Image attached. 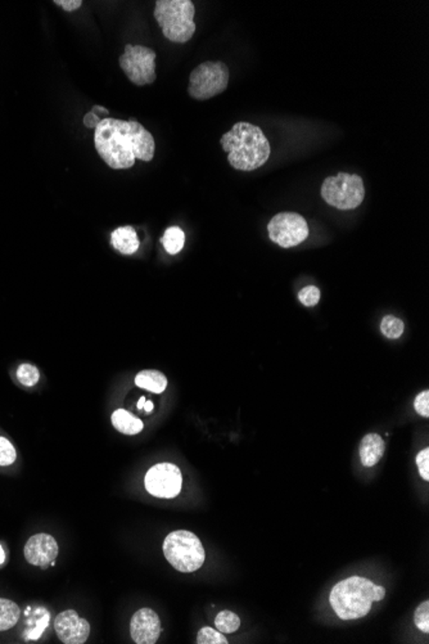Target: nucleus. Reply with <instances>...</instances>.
<instances>
[{"label":"nucleus","instance_id":"6ab92c4d","mask_svg":"<svg viewBox=\"0 0 429 644\" xmlns=\"http://www.w3.org/2000/svg\"><path fill=\"white\" fill-rule=\"evenodd\" d=\"M161 242L170 255H177L183 250L186 244V234L179 226H170L165 231Z\"/></svg>","mask_w":429,"mask_h":644},{"label":"nucleus","instance_id":"4be33fe9","mask_svg":"<svg viewBox=\"0 0 429 644\" xmlns=\"http://www.w3.org/2000/svg\"><path fill=\"white\" fill-rule=\"evenodd\" d=\"M197 644H228V641L223 633L216 632L210 626L202 627L197 635Z\"/></svg>","mask_w":429,"mask_h":644},{"label":"nucleus","instance_id":"a878e982","mask_svg":"<svg viewBox=\"0 0 429 644\" xmlns=\"http://www.w3.org/2000/svg\"><path fill=\"white\" fill-rule=\"evenodd\" d=\"M299 299L305 306H315L320 300V290L315 286H308L299 291Z\"/></svg>","mask_w":429,"mask_h":644},{"label":"nucleus","instance_id":"f8f14e48","mask_svg":"<svg viewBox=\"0 0 429 644\" xmlns=\"http://www.w3.org/2000/svg\"><path fill=\"white\" fill-rule=\"evenodd\" d=\"M130 634L135 643H156L161 635L159 615L150 608H141L137 611L131 617Z\"/></svg>","mask_w":429,"mask_h":644},{"label":"nucleus","instance_id":"4468645a","mask_svg":"<svg viewBox=\"0 0 429 644\" xmlns=\"http://www.w3.org/2000/svg\"><path fill=\"white\" fill-rule=\"evenodd\" d=\"M384 449H386L384 440L377 433L366 435L364 439L361 440L360 449H359L361 463L365 467H373L382 459Z\"/></svg>","mask_w":429,"mask_h":644},{"label":"nucleus","instance_id":"a211bd4d","mask_svg":"<svg viewBox=\"0 0 429 644\" xmlns=\"http://www.w3.org/2000/svg\"><path fill=\"white\" fill-rule=\"evenodd\" d=\"M21 616L19 607L10 599L0 598V632L10 630L19 623Z\"/></svg>","mask_w":429,"mask_h":644},{"label":"nucleus","instance_id":"c756f323","mask_svg":"<svg viewBox=\"0 0 429 644\" xmlns=\"http://www.w3.org/2000/svg\"><path fill=\"white\" fill-rule=\"evenodd\" d=\"M53 3L66 12H75L83 7L81 0H53Z\"/></svg>","mask_w":429,"mask_h":644},{"label":"nucleus","instance_id":"9d476101","mask_svg":"<svg viewBox=\"0 0 429 644\" xmlns=\"http://www.w3.org/2000/svg\"><path fill=\"white\" fill-rule=\"evenodd\" d=\"M144 484L150 495L156 498L171 499L180 493L183 476L175 465L159 463L147 472Z\"/></svg>","mask_w":429,"mask_h":644},{"label":"nucleus","instance_id":"2eb2a0df","mask_svg":"<svg viewBox=\"0 0 429 644\" xmlns=\"http://www.w3.org/2000/svg\"><path fill=\"white\" fill-rule=\"evenodd\" d=\"M111 244L122 255H132L139 248L140 241L135 229L128 226H120L111 234Z\"/></svg>","mask_w":429,"mask_h":644},{"label":"nucleus","instance_id":"393cba45","mask_svg":"<svg viewBox=\"0 0 429 644\" xmlns=\"http://www.w3.org/2000/svg\"><path fill=\"white\" fill-rule=\"evenodd\" d=\"M16 449L10 441L0 438V466H10L16 460Z\"/></svg>","mask_w":429,"mask_h":644},{"label":"nucleus","instance_id":"f257e3e1","mask_svg":"<svg viewBox=\"0 0 429 644\" xmlns=\"http://www.w3.org/2000/svg\"><path fill=\"white\" fill-rule=\"evenodd\" d=\"M94 146L101 159L113 170H126L140 159H154L153 135L135 120L123 121L106 117L94 130Z\"/></svg>","mask_w":429,"mask_h":644},{"label":"nucleus","instance_id":"0eeeda50","mask_svg":"<svg viewBox=\"0 0 429 644\" xmlns=\"http://www.w3.org/2000/svg\"><path fill=\"white\" fill-rule=\"evenodd\" d=\"M229 68L224 62L207 61L197 66L189 76L188 93L196 101H207L226 90Z\"/></svg>","mask_w":429,"mask_h":644},{"label":"nucleus","instance_id":"f03ea898","mask_svg":"<svg viewBox=\"0 0 429 644\" xmlns=\"http://www.w3.org/2000/svg\"><path fill=\"white\" fill-rule=\"evenodd\" d=\"M220 144L235 170L253 171L270 157L269 140L259 126L250 122H237L232 130L221 137Z\"/></svg>","mask_w":429,"mask_h":644},{"label":"nucleus","instance_id":"39448f33","mask_svg":"<svg viewBox=\"0 0 429 644\" xmlns=\"http://www.w3.org/2000/svg\"><path fill=\"white\" fill-rule=\"evenodd\" d=\"M163 554L170 565L180 572H194L205 562V548L196 534L177 530L168 534L163 542Z\"/></svg>","mask_w":429,"mask_h":644},{"label":"nucleus","instance_id":"7c9ffc66","mask_svg":"<svg viewBox=\"0 0 429 644\" xmlns=\"http://www.w3.org/2000/svg\"><path fill=\"white\" fill-rule=\"evenodd\" d=\"M102 121V117H99L98 115H95L93 111L86 113L84 116V120H83V124L85 125V128L88 129H94L99 125V122Z\"/></svg>","mask_w":429,"mask_h":644},{"label":"nucleus","instance_id":"412c9836","mask_svg":"<svg viewBox=\"0 0 429 644\" xmlns=\"http://www.w3.org/2000/svg\"><path fill=\"white\" fill-rule=\"evenodd\" d=\"M381 331L387 338L396 340L403 333V322L393 315H386L381 322Z\"/></svg>","mask_w":429,"mask_h":644},{"label":"nucleus","instance_id":"b1692460","mask_svg":"<svg viewBox=\"0 0 429 644\" xmlns=\"http://www.w3.org/2000/svg\"><path fill=\"white\" fill-rule=\"evenodd\" d=\"M414 623L420 632L423 633H429V602L426 601L423 602L415 611L414 615Z\"/></svg>","mask_w":429,"mask_h":644},{"label":"nucleus","instance_id":"473e14b6","mask_svg":"<svg viewBox=\"0 0 429 644\" xmlns=\"http://www.w3.org/2000/svg\"><path fill=\"white\" fill-rule=\"evenodd\" d=\"M153 407H154V405H153V402L148 400V402H146V404H144V407H143V408H144V411H147V413H150L152 409H153Z\"/></svg>","mask_w":429,"mask_h":644},{"label":"nucleus","instance_id":"9b49d317","mask_svg":"<svg viewBox=\"0 0 429 644\" xmlns=\"http://www.w3.org/2000/svg\"><path fill=\"white\" fill-rule=\"evenodd\" d=\"M54 629L59 641L65 644H83L90 635V624L80 618L74 609H67L56 617Z\"/></svg>","mask_w":429,"mask_h":644},{"label":"nucleus","instance_id":"7ed1b4c3","mask_svg":"<svg viewBox=\"0 0 429 644\" xmlns=\"http://www.w3.org/2000/svg\"><path fill=\"white\" fill-rule=\"evenodd\" d=\"M386 589L375 585L372 580L352 576L342 580L332 589L329 602L337 616L342 620H355L366 616L373 602L382 601Z\"/></svg>","mask_w":429,"mask_h":644},{"label":"nucleus","instance_id":"20e7f679","mask_svg":"<svg viewBox=\"0 0 429 644\" xmlns=\"http://www.w3.org/2000/svg\"><path fill=\"white\" fill-rule=\"evenodd\" d=\"M153 16L172 43H187L196 32V8L190 0H157Z\"/></svg>","mask_w":429,"mask_h":644},{"label":"nucleus","instance_id":"5701e85b","mask_svg":"<svg viewBox=\"0 0 429 644\" xmlns=\"http://www.w3.org/2000/svg\"><path fill=\"white\" fill-rule=\"evenodd\" d=\"M17 378L23 386H34L40 378L38 368L32 364H21L17 369Z\"/></svg>","mask_w":429,"mask_h":644},{"label":"nucleus","instance_id":"2f4dec72","mask_svg":"<svg viewBox=\"0 0 429 644\" xmlns=\"http://www.w3.org/2000/svg\"><path fill=\"white\" fill-rule=\"evenodd\" d=\"M95 115H98L99 117L102 116H108L110 115V111L107 108H104L102 106H94L93 110H92Z\"/></svg>","mask_w":429,"mask_h":644},{"label":"nucleus","instance_id":"f3484780","mask_svg":"<svg viewBox=\"0 0 429 644\" xmlns=\"http://www.w3.org/2000/svg\"><path fill=\"white\" fill-rule=\"evenodd\" d=\"M111 420H112L113 427L125 435H137L144 427L143 422L139 418L134 417L130 411H125V409H117L113 411Z\"/></svg>","mask_w":429,"mask_h":644},{"label":"nucleus","instance_id":"423d86ee","mask_svg":"<svg viewBox=\"0 0 429 644\" xmlns=\"http://www.w3.org/2000/svg\"><path fill=\"white\" fill-rule=\"evenodd\" d=\"M321 197L328 205L338 210H354L364 201V182L356 174L339 173L324 180Z\"/></svg>","mask_w":429,"mask_h":644},{"label":"nucleus","instance_id":"ddd939ff","mask_svg":"<svg viewBox=\"0 0 429 644\" xmlns=\"http://www.w3.org/2000/svg\"><path fill=\"white\" fill-rule=\"evenodd\" d=\"M58 552V544L53 536L48 534H38L31 536L26 543L25 558L34 566L46 567L56 560Z\"/></svg>","mask_w":429,"mask_h":644},{"label":"nucleus","instance_id":"dca6fc26","mask_svg":"<svg viewBox=\"0 0 429 644\" xmlns=\"http://www.w3.org/2000/svg\"><path fill=\"white\" fill-rule=\"evenodd\" d=\"M135 384L147 391L161 393L168 387V378L165 374L161 373L159 371L148 369V371H141L140 373L137 374Z\"/></svg>","mask_w":429,"mask_h":644},{"label":"nucleus","instance_id":"c85d7f7f","mask_svg":"<svg viewBox=\"0 0 429 644\" xmlns=\"http://www.w3.org/2000/svg\"><path fill=\"white\" fill-rule=\"evenodd\" d=\"M48 623H49V615H48L47 612H46V614H44V616L41 617V618H39L38 623H37V626H35L32 630H30V633L26 635V639H28V641H31V639H32V641H34V639H38L39 636L43 634V632L46 630V627L48 626Z\"/></svg>","mask_w":429,"mask_h":644},{"label":"nucleus","instance_id":"aec40b11","mask_svg":"<svg viewBox=\"0 0 429 644\" xmlns=\"http://www.w3.org/2000/svg\"><path fill=\"white\" fill-rule=\"evenodd\" d=\"M216 629L223 634H230L239 629L241 618L232 611H221L214 618Z\"/></svg>","mask_w":429,"mask_h":644},{"label":"nucleus","instance_id":"1a4fd4ad","mask_svg":"<svg viewBox=\"0 0 429 644\" xmlns=\"http://www.w3.org/2000/svg\"><path fill=\"white\" fill-rule=\"evenodd\" d=\"M271 241L283 248L299 246L310 234L308 222L297 213H280L268 225Z\"/></svg>","mask_w":429,"mask_h":644},{"label":"nucleus","instance_id":"f704fd0d","mask_svg":"<svg viewBox=\"0 0 429 644\" xmlns=\"http://www.w3.org/2000/svg\"><path fill=\"white\" fill-rule=\"evenodd\" d=\"M4 560H6V553H4L3 548H1V545H0V565L4 562Z\"/></svg>","mask_w":429,"mask_h":644},{"label":"nucleus","instance_id":"6e6552de","mask_svg":"<svg viewBox=\"0 0 429 644\" xmlns=\"http://www.w3.org/2000/svg\"><path fill=\"white\" fill-rule=\"evenodd\" d=\"M156 52L144 46L128 44L120 56V67L137 86L152 84L156 81Z\"/></svg>","mask_w":429,"mask_h":644},{"label":"nucleus","instance_id":"72a5a7b5","mask_svg":"<svg viewBox=\"0 0 429 644\" xmlns=\"http://www.w3.org/2000/svg\"><path fill=\"white\" fill-rule=\"evenodd\" d=\"M146 402H147V400H146V398H144V396H143V398H140L139 402H138V409H143V407H144Z\"/></svg>","mask_w":429,"mask_h":644},{"label":"nucleus","instance_id":"bb28decb","mask_svg":"<svg viewBox=\"0 0 429 644\" xmlns=\"http://www.w3.org/2000/svg\"><path fill=\"white\" fill-rule=\"evenodd\" d=\"M414 408L421 417H429V391L420 392L414 402Z\"/></svg>","mask_w":429,"mask_h":644},{"label":"nucleus","instance_id":"cd10ccee","mask_svg":"<svg viewBox=\"0 0 429 644\" xmlns=\"http://www.w3.org/2000/svg\"><path fill=\"white\" fill-rule=\"evenodd\" d=\"M417 466L419 469V475L423 480H429V449L421 450L417 457Z\"/></svg>","mask_w":429,"mask_h":644}]
</instances>
